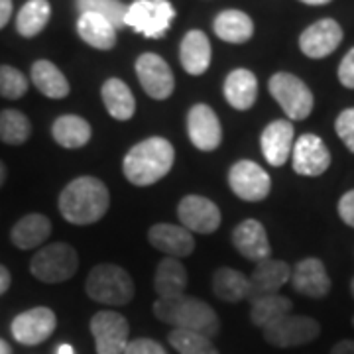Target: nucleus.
Segmentation results:
<instances>
[{"label":"nucleus","instance_id":"32","mask_svg":"<svg viewBox=\"0 0 354 354\" xmlns=\"http://www.w3.org/2000/svg\"><path fill=\"white\" fill-rule=\"evenodd\" d=\"M51 6L48 0H28L16 16V30L22 38H34L48 26Z\"/></svg>","mask_w":354,"mask_h":354},{"label":"nucleus","instance_id":"9","mask_svg":"<svg viewBox=\"0 0 354 354\" xmlns=\"http://www.w3.org/2000/svg\"><path fill=\"white\" fill-rule=\"evenodd\" d=\"M227 179L230 191L242 201H264L272 189V179L268 171L252 160H239L228 169Z\"/></svg>","mask_w":354,"mask_h":354},{"label":"nucleus","instance_id":"10","mask_svg":"<svg viewBox=\"0 0 354 354\" xmlns=\"http://www.w3.org/2000/svg\"><path fill=\"white\" fill-rule=\"evenodd\" d=\"M91 333L97 354H122L128 346L130 325L116 311H99L91 319Z\"/></svg>","mask_w":354,"mask_h":354},{"label":"nucleus","instance_id":"24","mask_svg":"<svg viewBox=\"0 0 354 354\" xmlns=\"http://www.w3.org/2000/svg\"><path fill=\"white\" fill-rule=\"evenodd\" d=\"M187 288V270L181 260L164 256V260L156 268L153 276V290L158 299H174L185 293Z\"/></svg>","mask_w":354,"mask_h":354},{"label":"nucleus","instance_id":"16","mask_svg":"<svg viewBox=\"0 0 354 354\" xmlns=\"http://www.w3.org/2000/svg\"><path fill=\"white\" fill-rule=\"evenodd\" d=\"M290 278L291 268L288 262L274 260V258L258 262L252 270V274H250V278H248V286H250L248 301L252 304V301L266 297V295H276L290 281Z\"/></svg>","mask_w":354,"mask_h":354},{"label":"nucleus","instance_id":"37","mask_svg":"<svg viewBox=\"0 0 354 354\" xmlns=\"http://www.w3.org/2000/svg\"><path fill=\"white\" fill-rule=\"evenodd\" d=\"M28 93V79L12 65H0V97L16 101Z\"/></svg>","mask_w":354,"mask_h":354},{"label":"nucleus","instance_id":"47","mask_svg":"<svg viewBox=\"0 0 354 354\" xmlns=\"http://www.w3.org/2000/svg\"><path fill=\"white\" fill-rule=\"evenodd\" d=\"M4 181H6V165L0 160V187L4 185Z\"/></svg>","mask_w":354,"mask_h":354},{"label":"nucleus","instance_id":"49","mask_svg":"<svg viewBox=\"0 0 354 354\" xmlns=\"http://www.w3.org/2000/svg\"><path fill=\"white\" fill-rule=\"evenodd\" d=\"M351 293H353V297H354V278L353 281H351Z\"/></svg>","mask_w":354,"mask_h":354},{"label":"nucleus","instance_id":"25","mask_svg":"<svg viewBox=\"0 0 354 354\" xmlns=\"http://www.w3.org/2000/svg\"><path fill=\"white\" fill-rule=\"evenodd\" d=\"M116 28H114L104 16L95 12L79 14L77 20V34L85 44L95 50L109 51L116 44Z\"/></svg>","mask_w":354,"mask_h":354},{"label":"nucleus","instance_id":"2","mask_svg":"<svg viewBox=\"0 0 354 354\" xmlns=\"http://www.w3.org/2000/svg\"><path fill=\"white\" fill-rule=\"evenodd\" d=\"M176 162V148L169 140L152 136L134 144L122 160L124 177L136 187H148L164 179Z\"/></svg>","mask_w":354,"mask_h":354},{"label":"nucleus","instance_id":"5","mask_svg":"<svg viewBox=\"0 0 354 354\" xmlns=\"http://www.w3.org/2000/svg\"><path fill=\"white\" fill-rule=\"evenodd\" d=\"M79 270V254L73 246L65 242H53L44 248H39L38 254H34L30 262L32 276L44 283H62L71 279Z\"/></svg>","mask_w":354,"mask_h":354},{"label":"nucleus","instance_id":"28","mask_svg":"<svg viewBox=\"0 0 354 354\" xmlns=\"http://www.w3.org/2000/svg\"><path fill=\"white\" fill-rule=\"evenodd\" d=\"M101 97L109 114L114 120H130L136 113V99L122 79L111 77L101 87Z\"/></svg>","mask_w":354,"mask_h":354},{"label":"nucleus","instance_id":"18","mask_svg":"<svg viewBox=\"0 0 354 354\" xmlns=\"http://www.w3.org/2000/svg\"><path fill=\"white\" fill-rule=\"evenodd\" d=\"M291 286L297 293L311 299H323L330 291V278L319 258H305L291 268Z\"/></svg>","mask_w":354,"mask_h":354},{"label":"nucleus","instance_id":"14","mask_svg":"<svg viewBox=\"0 0 354 354\" xmlns=\"http://www.w3.org/2000/svg\"><path fill=\"white\" fill-rule=\"evenodd\" d=\"M293 171L304 177L323 176L330 165V152L315 134H304L293 142L291 150Z\"/></svg>","mask_w":354,"mask_h":354},{"label":"nucleus","instance_id":"40","mask_svg":"<svg viewBox=\"0 0 354 354\" xmlns=\"http://www.w3.org/2000/svg\"><path fill=\"white\" fill-rule=\"evenodd\" d=\"M339 81L346 88H354V48L342 57L339 65Z\"/></svg>","mask_w":354,"mask_h":354},{"label":"nucleus","instance_id":"26","mask_svg":"<svg viewBox=\"0 0 354 354\" xmlns=\"http://www.w3.org/2000/svg\"><path fill=\"white\" fill-rule=\"evenodd\" d=\"M51 221L46 215L30 213L22 216L10 230V241L20 250H32L50 239Z\"/></svg>","mask_w":354,"mask_h":354},{"label":"nucleus","instance_id":"30","mask_svg":"<svg viewBox=\"0 0 354 354\" xmlns=\"http://www.w3.org/2000/svg\"><path fill=\"white\" fill-rule=\"evenodd\" d=\"M30 77L34 87L48 99H65L69 95V81L65 79L62 69L48 59H38L32 65Z\"/></svg>","mask_w":354,"mask_h":354},{"label":"nucleus","instance_id":"20","mask_svg":"<svg viewBox=\"0 0 354 354\" xmlns=\"http://www.w3.org/2000/svg\"><path fill=\"white\" fill-rule=\"evenodd\" d=\"M148 241L156 250L169 258H187L195 250V239L187 228L169 223H158L148 230Z\"/></svg>","mask_w":354,"mask_h":354},{"label":"nucleus","instance_id":"23","mask_svg":"<svg viewBox=\"0 0 354 354\" xmlns=\"http://www.w3.org/2000/svg\"><path fill=\"white\" fill-rule=\"evenodd\" d=\"M258 97V81L250 69L239 67L225 79V99L234 111H250Z\"/></svg>","mask_w":354,"mask_h":354},{"label":"nucleus","instance_id":"4","mask_svg":"<svg viewBox=\"0 0 354 354\" xmlns=\"http://www.w3.org/2000/svg\"><path fill=\"white\" fill-rule=\"evenodd\" d=\"M85 291L97 304L120 307L134 299L136 286L122 266L97 264L85 279Z\"/></svg>","mask_w":354,"mask_h":354},{"label":"nucleus","instance_id":"33","mask_svg":"<svg viewBox=\"0 0 354 354\" xmlns=\"http://www.w3.org/2000/svg\"><path fill=\"white\" fill-rule=\"evenodd\" d=\"M250 305H252L250 307V321H252V325L260 327V329H266L268 325L276 323L281 317L290 315L291 309H293L290 297L279 295V293L260 297Z\"/></svg>","mask_w":354,"mask_h":354},{"label":"nucleus","instance_id":"44","mask_svg":"<svg viewBox=\"0 0 354 354\" xmlns=\"http://www.w3.org/2000/svg\"><path fill=\"white\" fill-rule=\"evenodd\" d=\"M330 354H354V341H341L333 346Z\"/></svg>","mask_w":354,"mask_h":354},{"label":"nucleus","instance_id":"34","mask_svg":"<svg viewBox=\"0 0 354 354\" xmlns=\"http://www.w3.org/2000/svg\"><path fill=\"white\" fill-rule=\"evenodd\" d=\"M32 136V122L24 113L6 109L0 113V140L8 146H20Z\"/></svg>","mask_w":354,"mask_h":354},{"label":"nucleus","instance_id":"31","mask_svg":"<svg viewBox=\"0 0 354 354\" xmlns=\"http://www.w3.org/2000/svg\"><path fill=\"white\" fill-rule=\"evenodd\" d=\"M211 286H213V293L221 301L241 304L248 299V291H250L248 278L234 268H218L211 278Z\"/></svg>","mask_w":354,"mask_h":354},{"label":"nucleus","instance_id":"38","mask_svg":"<svg viewBox=\"0 0 354 354\" xmlns=\"http://www.w3.org/2000/svg\"><path fill=\"white\" fill-rule=\"evenodd\" d=\"M337 136L342 140V144L354 153V109L342 111L335 120Z\"/></svg>","mask_w":354,"mask_h":354},{"label":"nucleus","instance_id":"7","mask_svg":"<svg viewBox=\"0 0 354 354\" xmlns=\"http://www.w3.org/2000/svg\"><path fill=\"white\" fill-rule=\"evenodd\" d=\"M176 18V8L169 0H134L127 8L124 26L134 28L146 38L158 39L169 30Z\"/></svg>","mask_w":354,"mask_h":354},{"label":"nucleus","instance_id":"1","mask_svg":"<svg viewBox=\"0 0 354 354\" xmlns=\"http://www.w3.org/2000/svg\"><path fill=\"white\" fill-rule=\"evenodd\" d=\"M57 207L67 223L87 227L99 223L106 215L111 207V193L99 177H75L59 193Z\"/></svg>","mask_w":354,"mask_h":354},{"label":"nucleus","instance_id":"6","mask_svg":"<svg viewBox=\"0 0 354 354\" xmlns=\"http://www.w3.org/2000/svg\"><path fill=\"white\" fill-rule=\"evenodd\" d=\"M268 88L290 120H305L313 111V93L299 77L279 71L270 77Z\"/></svg>","mask_w":354,"mask_h":354},{"label":"nucleus","instance_id":"45","mask_svg":"<svg viewBox=\"0 0 354 354\" xmlns=\"http://www.w3.org/2000/svg\"><path fill=\"white\" fill-rule=\"evenodd\" d=\"M57 354H75V351H73L71 344H59L57 346Z\"/></svg>","mask_w":354,"mask_h":354},{"label":"nucleus","instance_id":"46","mask_svg":"<svg viewBox=\"0 0 354 354\" xmlns=\"http://www.w3.org/2000/svg\"><path fill=\"white\" fill-rule=\"evenodd\" d=\"M0 354H12L10 344H8L6 341H2V339H0Z\"/></svg>","mask_w":354,"mask_h":354},{"label":"nucleus","instance_id":"27","mask_svg":"<svg viewBox=\"0 0 354 354\" xmlns=\"http://www.w3.org/2000/svg\"><path fill=\"white\" fill-rule=\"evenodd\" d=\"M93 128L79 114H62L51 124V136L65 150H79L87 146Z\"/></svg>","mask_w":354,"mask_h":354},{"label":"nucleus","instance_id":"22","mask_svg":"<svg viewBox=\"0 0 354 354\" xmlns=\"http://www.w3.org/2000/svg\"><path fill=\"white\" fill-rule=\"evenodd\" d=\"M179 62L189 75H203L211 65V41L201 30H191L179 44Z\"/></svg>","mask_w":354,"mask_h":354},{"label":"nucleus","instance_id":"15","mask_svg":"<svg viewBox=\"0 0 354 354\" xmlns=\"http://www.w3.org/2000/svg\"><path fill=\"white\" fill-rule=\"evenodd\" d=\"M55 327H57V317L50 307H34L14 317L10 330L20 344L36 346L39 342L48 341Z\"/></svg>","mask_w":354,"mask_h":354},{"label":"nucleus","instance_id":"11","mask_svg":"<svg viewBox=\"0 0 354 354\" xmlns=\"http://www.w3.org/2000/svg\"><path fill=\"white\" fill-rule=\"evenodd\" d=\"M136 75L144 93L156 101H165L176 88L171 67L158 53H142L136 59Z\"/></svg>","mask_w":354,"mask_h":354},{"label":"nucleus","instance_id":"48","mask_svg":"<svg viewBox=\"0 0 354 354\" xmlns=\"http://www.w3.org/2000/svg\"><path fill=\"white\" fill-rule=\"evenodd\" d=\"M304 4H311V6H321V4H329L330 0H301Z\"/></svg>","mask_w":354,"mask_h":354},{"label":"nucleus","instance_id":"41","mask_svg":"<svg viewBox=\"0 0 354 354\" xmlns=\"http://www.w3.org/2000/svg\"><path fill=\"white\" fill-rule=\"evenodd\" d=\"M339 216L342 223H346L348 227L354 228V189L346 191L339 201Z\"/></svg>","mask_w":354,"mask_h":354},{"label":"nucleus","instance_id":"29","mask_svg":"<svg viewBox=\"0 0 354 354\" xmlns=\"http://www.w3.org/2000/svg\"><path fill=\"white\" fill-rule=\"evenodd\" d=\"M216 38L228 44H246L254 36L252 18L241 10H223L213 22Z\"/></svg>","mask_w":354,"mask_h":354},{"label":"nucleus","instance_id":"43","mask_svg":"<svg viewBox=\"0 0 354 354\" xmlns=\"http://www.w3.org/2000/svg\"><path fill=\"white\" fill-rule=\"evenodd\" d=\"M12 283V276H10V270L6 266L0 264V295H4L8 288Z\"/></svg>","mask_w":354,"mask_h":354},{"label":"nucleus","instance_id":"3","mask_svg":"<svg viewBox=\"0 0 354 354\" xmlns=\"http://www.w3.org/2000/svg\"><path fill=\"white\" fill-rule=\"evenodd\" d=\"M153 315L174 329L199 333L213 339L221 330V321L216 311L199 297L179 295L174 299H158L153 304Z\"/></svg>","mask_w":354,"mask_h":354},{"label":"nucleus","instance_id":"13","mask_svg":"<svg viewBox=\"0 0 354 354\" xmlns=\"http://www.w3.org/2000/svg\"><path fill=\"white\" fill-rule=\"evenodd\" d=\"M187 136L201 152H215L223 142V127L216 113L205 102L193 104L187 113Z\"/></svg>","mask_w":354,"mask_h":354},{"label":"nucleus","instance_id":"12","mask_svg":"<svg viewBox=\"0 0 354 354\" xmlns=\"http://www.w3.org/2000/svg\"><path fill=\"white\" fill-rule=\"evenodd\" d=\"M177 216L181 227L187 228L191 234H213L223 223L221 209L203 195H185L177 205Z\"/></svg>","mask_w":354,"mask_h":354},{"label":"nucleus","instance_id":"36","mask_svg":"<svg viewBox=\"0 0 354 354\" xmlns=\"http://www.w3.org/2000/svg\"><path fill=\"white\" fill-rule=\"evenodd\" d=\"M127 8L128 6H124L120 0H77V10H79V14H101V16H104L116 30L124 28Z\"/></svg>","mask_w":354,"mask_h":354},{"label":"nucleus","instance_id":"8","mask_svg":"<svg viewBox=\"0 0 354 354\" xmlns=\"http://www.w3.org/2000/svg\"><path fill=\"white\" fill-rule=\"evenodd\" d=\"M264 330L266 342L278 348H291L313 342L321 335V325L313 317L307 315H286L279 321L268 325Z\"/></svg>","mask_w":354,"mask_h":354},{"label":"nucleus","instance_id":"21","mask_svg":"<svg viewBox=\"0 0 354 354\" xmlns=\"http://www.w3.org/2000/svg\"><path fill=\"white\" fill-rule=\"evenodd\" d=\"M293 136L295 130L291 120H274L264 128L260 136V148L266 162L272 167H281L290 160L293 150Z\"/></svg>","mask_w":354,"mask_h":354},{"label":"nucleus","instance_id":"50","mask_svg":"<svg viewBox=\"0 0 354 354\" xmlns=\"http://www.w3.org/2000/svg\"><path fill=\"white\" fill-rule=\"evenodd\" d=\"M353 327H354V317H353Z\"/></svg>","mask_w":354,"mask_h":354},{"label":"nucleus","instance_id":"39","mask_svg":"<svg viewBox=\"0 0 354 354\" xmlns=\"http://www.w3.org/2000/svg\"><path fill=\"white\" fill-rule=\"evenodd\" d=\"M122 354H167L165 348L153 339H134L128 342Z\"/></svg>","mask_w":354,"mask_h":354},{"label":"nucleus","instance_id":"35","mask_svg":"<svg viewBox=\"0 0 354 354\" xmlns=\"http://www.w3.org/2000/svg\"><path fill=\"white\" fill-rule=\"evenodd\" d=\"M167 341L179 354H218L213 341L199 333L174 329L167 335Z\"/></svg>","mask_w":354,"mask_h":354},{"label":"nucleus","instance_id":"17","mask_svg":"<svg viewBox=\"0 0 354 354\" xmlns=\"http://www.w3.org/2000/svg\"><path fill=\"white\" fill-rule=\"evenodd\" d=\"M342 28L333 18H323L311 24L299 36V48L311 59H323L341 46Z\"/></svg>","mask_w":354,"mask_h":354},{"label":"nucleus","instance_id":"42","mask_svg":"<svg viewBox=\"0 0 354 354\" xmlns=\"http://www.w3.org/2000/svg\"><path fill=\"white\" fill-rule=\"evenodd\" d=\"M12 16V0H0V30L8 24Z\"/></svg>","mask_w":354,"mask_h":354},{"label":"nucleus","instance_id":"19","mask_svg":"<svg viewBox=\"0 0 354 354\" xmlns=\"http://www.w3.org/2000/svg\"><path fill=\"white\" fill-rule=\"evenodd\" d=\"M232 244L242 258L256 264L268 260L272 254V246L268 241L264 225L256 218H246L236 225V228L232 230Z\"/></svg>","mask_w":354,"mask_h":354}]
</instances>
